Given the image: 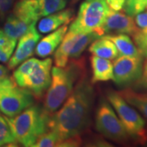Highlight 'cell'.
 I'll list each match as a JSON object with an SVG mask.
<instances>
[{
    "label": "cell",
    "mask_w": 147,
    "mask_h": 147,
    "mask_svg": "<svg viewBox=\"0 0 147 147\" xmlns=\"http://www.w3.org/2000/svg\"><path fill=\"white\" fill-rule=\"evenodd\" d=\"M82 144V139L80 136H74L61 140L58 142L57 146L62 147H77L80 146Z\"/></svg>",
    "instance_id": "obj_26"
},
{
    "label": "cell",
    "mask_w": 147,
    "mask_h": 147,
    "mask_svg": "<svg viewBox=\"0 0 147 147\" xmlns=\"http://www.w3.org/2000/svg\"><path fill=\"white\" fill-rule=\"evenodd\" d=\"M52 65L50 58H29L16 67L12 79L17 85L30 91L34 97L40 98L51 83Z\"/></svg>",
    "instance_id": "obj_4"
},
{
    "label": "cell",
    "mask_w": 147,
    "mask_h": 147,
    "mask_svg": "<svg viewBox=\"0 0 147 147\" xmlns=\"http://www.w3.org/2000/svg\"><path fill=\"white\" fill-rule=\"evenodd\" d=\"M36 23V22H34ZM33 23H29L15 16L13 13L7 16L3 30L11 38L18 40L30 28Z\"/></svg>",
    "instance_id": "obj_17"
},
{
    "label": "cell",
    "mask_w": 147,
    "mask_h": 147,
    "mask_svg": "<svg viewBox=\"0 0 147 147\" xmlns=\"http://www.w3.org/2000/svg\"><path fill=\"white\" fill-rule=\"evenodd\" d=\"M16 143V139L7 120V118L0 115V146Z\"/></svg>",
    "instance_id": "obj_22"
},
{
    "label": "cell",
    "mask_w": 147,
    "mask_h": 147,
    "mask_svg": "<svg viewBox=\"0 0 147 147\" xmlns=\"http://www.w3.org/2000/svg\"><path fill=\"white\" fill-rule=\"evenodd\" d=\"M61 138L55 131H47L38 137L33 147H53L57 146Z\"/></svg>",
    "instance_id": "obj_23"
},
{
    "label": "cell",
    "mask_w": 147,
    "mask_h": 147,
    "mask_svg": "<svg viewBox=\"0 0 147 147\" xmlns=\"http://www.w3.org/2000/svg\"><path fill=\"white\" fill-rule=\"evenodd\" d=\"M90 63L92 68V84L113 80V64L109 59L92 55L90 58Z\"/></svg>",
    "instance_id": "obj_15"
},
{
    "label": "cell",
    "mask_w": 147,
    "mask_h": 147,
    "mask_svg": "<svg viewBox=\"0 0 147 147\" xmlns=\"http://www.w3.org/2000/svg\"><path fill=\"white\" fill-rule=\"evenodd\" d=\"M92 84L87 74L79 79L63 106L49 115L48 131H55L62 140L80 136L88 128L95 100Z\"/></svg>",
    "instance_id": "obj_1"
},
{
    "label": "cell",
    "mask_w": 147,
    "mask_h": 147,
    "mask_svg": "<svg viewBox=\"0 0 147 147\" xmlns=\"http://www.w3.org/2000/svg\"><path fill=\"white\" fill-rule=\"evenodd\" d=\"M109 9L111 11H121L124 8L125 0H105Z\"/></svg>",
    "instance_id": "obj_30"
},
{
    "label": "cell",
    "mask_w": 147,
    "mask_h": 147,
    "mask_svg": "<svg viewBox=\"0 0 147 147\" xmlns=\"http://www.w3.org/2000/svg\"><path fill=\"white\" fill-rule=\"evenodd\" d=\"M16 40L8 37L3 30H0V62L6 63L14 53Z\"/></svg>",
    "instance_id": "obj_21"
},
{
    "label": "cell",
    "mask_w": 147,
    "mask_h": 147,
    "mask_svg": "<svg viewBox=\"0 0 147 147\" xmlns=\"http://www.w3.org/2000/svg\"><path fill=\"white\" fill-rule=\"evenodd\" d=\"M109 11L105 0H84L69 26V31L79 34L96 32L103 36V26Z\"/></svg>",
    "instance_id": "obj_5"
},
{
    "label": "cell",
    "mask_w": 147,
    "mask_h": 147,
    "mask_svg": "<svg viewBox=\"0 0 147 147\" xmlns=\"http://www.w3.org/2000/svg\"><path fill=\"white\" fill-rule=\"evenodd\" d=\"M7 76H8V69L3 66V65H0V81Z\"/></svg>",
    "instance_id": "obj_31"
},
{
    "label": "cell",
    "mask_w": 147,
    "mask_h": 147,
    "mask_svg": "<svg viewBox=\"0 0 147 147\" xmlns=\"http://www.w3.org/2000/svg\"><path fill=\"white\" fill-rule=\"evenodd\" d=\"M34 98L30 91L8 76L0 81V111L7 117H14L34 105Z\"/></svg>",
    "instance_id": "obj_7"
},
{
    "label": "cell",
    "mask_w": 147,
    "mask_h": 147,
    "mask_svg": "<svg viewBox=\"0 0 147 147\" xmlns=\"http://www.w3.org/2000/svg\"><path fill=\"white\" fill-rule=\"evenodd\" d=\"M16 143L33 147L38 137L48 131L49 114L43 108L32 105L14 117H7Z\"/></svg>",
    "instance_id": "obj_3"
},
{
    "label": "cell",
    "mask_w": 147,
    "mask_h": 147,
    "mask_svg": "<svg viewBox=\"0 0 147 147\" xmlns=\"http://www.w3.org/2000/svg\"><path fill=\"white\" fill-rule=\"evenodd\" d=\"M132 37H133L135 44L137 45V47L140 51V49L145 45V43L147 41V28L143 29V30L137 29V30L134 33Z\"/></svg>",
    "instance_id": "obj_25"
},
{
    "label": "cell",
    "mask_w": 147,
    "mask_h": 147,
    "mask_svg": "<svg viewBox=\"0 0 147 147\" xmlns=\"http://www.w3.org/2000/svg\"><path fill=\"white\" fill-rule=\"evenodd\" d=\"M105 34H131L133 35L137 30L134 19L127 13L120 12V11H109L104 24Z\"/></svg>",
    "instance_id": "obj_12"
},
{
    "label": "cell",
    "mask_w": 147,
    "mask_h": 147,
    "mask_svg": "<svg viewBox=\"0 0 147 147\" xmlns=\"http://www.w3.org/2000/svg\"><path fill=\"white\" fill-rule=\"evenodd\" d=\"M107 100L115 109L116 114L125 127L129 137L140 143L147 142L146 121L137 110L127 102L119 92L108 91Z\"/></svg>",
    "instance_id": "obj_6"
},
{
    "label": "cell",
    "mask_w": 147,
    "mask_h": 147,
    "mask_svg": "<svg viewBox=\"0 0 147 147\" xmlns=\"http://www.w3.org/2000/svg\"><path fill=\"white\" fill-rule=\"evenodd\" d=\"M140 52L142 53V55L144 57H147V41L145 43V45L140 49Z\"/></svg>",
    "instance_id": "obj_32"
},
{
    "label": "cell",
    "mask_w": 147,
    "mask_h": 147,
    "mask_svg": "<svg viewBox=\"0 0 147 147\" xmlns=\"http://www.w3.org/2000/svg\"><path fill=\"white\" fill-rule=\"evenodd\" d=\"M124 11L129 16H134L147 9V0H125Z\"/></svg>",
    "instance_id": "obj_24"
},
{
    "label": "cell",
    "mask_w": 147,
    "mask_h": 147,
    "mask_svg": "<svg viewBox=\"0 0 147 147\" xmlns=\"http://www.w3.org/2000/svg\"><path fill=\"white\" fill-rule=\"evenodd\" d=\"M88 51L94 56L109 60H113L119 57V52L115 43L106 35L95 39L90 44Z\"/></svg>",
    "instance_id": "obj_16"
},
{
    "label": "cell",
    "mask_w": 147,
    "mask_h": 147,
    "mask_svg": "<svg viewBox=\"0 0 147 147\" xmlns=\"http://www.w3.org/2000/svg\"><path fill=\"white\" fill-rule=\"evenodd\" d=\"M73 9H62L57 12L52 13L48 16L40 19L38 25V30L41 34H47L53 32L65 24H69L74 17Z\"/></svg>",
    "instance_id": "obj_14"
},
{
    "label": "cell",
    "mask_w": 147,
    "mask_h": 147,
    "mask_svg": "<svg viewBox=\"0 0 147 147\" xmlns=\"http://www.w3.org/2000/svg\"><path fill=\"white\" fill-rule=\"evenodd\" d=\"M135 84L138 88L147 91V57L145 62L143 63L142 75H141L140 79H138Z\"/></svg>",
    "instance_id": "obj_28"
},
{
    "label": "cell",
    "mask_w": 147,
    "mask_h": 147,
    "mask_svg": "<svg viewBox=\"0 0 147 147\" xmlns=\"http://www.w3.org/2000/svg\"><path fill=\"white\" fill-rule=\"evenodd\" d=\"M134 16V22L138 30H143L147 28V11H143Z\"/></svg>",
    "instance_id": "obj_29"
},
{
    "label": "cell",
    "mask_w": 147,
    "mask_h": 147,
    "mask_svg": "<svg viewBox=\"0 0 147 147\" xmlns=\"http://www.w3.org/2000/svg\"><path fill=\"white\" fill-rule=\"evenodd\" d=\"M106 36L115 43V45L118 49L119 55L127 56V57L142 56L137 45L133 42L131 38L125 34H108Z\"/></svg>",
    "instance_id": "obj_18"
},
{
    "label": "cell",
    "mask_w": 147,
    "mask_h": 147,
    "mask_svg": "<svg viewBox=\"0 0 147 147\" xmlns=\"http://www.w3.org/2000/svg\"><path fill=\"white\" fill-rule=\"evenodd\" d=\"M15 0H0V18L3 21L14 5Z\"/></svg>",
    "instance_id": "obj_27"
},
{
    "label": "cell",
    "mask_w": 147,
    "mask_h": 147,
    "mask_svg": "<svg viewBox=\"0 0 147 147\" xmlns=\"http://www.w3.org/2000/svg\"><path fill=\"white\" fill-rule=\"evenodd\" d=\"M51 73V83L42 107L49 115L56 112L61 106L72 92L75 84L86 74L84 60L72 59L65 67H53Z\"/></svg>",
    "instance_id": "obj_2"
},
{
    "label": "cell",
    "mask_w": 147,
    "mask_h": 147,
    "mask_svg": "<svg viewBox=\"0 0 147 147\" xmlns=\"http://www.w3.org/2000/svg\"><path fill=\"white\" fill-rule=\"evenodd\" d=\"M119 93L134 108L139 110L147 120V93L138 92L130 88L119 92Z\"/></svg>",
    "instance_id": "obj_20"
},
{
    "label": "cell",
    "mask_w": 147,
    "mask_h": 147,
    "mask_svg": "<svg viewBox=\"0 0 147 147\" xmlns=\"http://www.w3.org/2000/svg\"><path fill=\"white\" fill-rule=\"evenodd\" d=\"M36 23H33L29 30L18 40L16 51L7 61L9 69L16 68L19 65L29 59L35 53V48L38 41L41 39V34L37 31Z\"/></svg>",
    "instance_id": "obj_11"
},
{
    "label": "cell",
    "mask_w": 147,
    "mask_h": 147,
    "mask_svg": "<svg viewBox=\"0 0 147 147\" xmlns=\"http://www.w3.org/2000/svg\"><path fill=\"white\" fill-rule=\"evenodd\" d=\"M77 33L69 31L64 37L62 42L57 48L54 54L55 65L58 67H65L69 61V54L72 50L74 41L76 39Z\"/></svg>",
    "instance_id": "obj_19"
},
{
    "label": "cell",
    "mask_w": 147,
    "mask_h": 147,
    "mask_svg": "<svg viewBox=\"0 0 147 147\" xmlns=\"http://www.w3.org/2000/svg\"><path fill=\"white\" fill-rule=\"evenodd\" d=\"M67 0H20L12 13L29 23L37 22L44 16L65 7Z\"/></svg>",
    "instance_id": "obj_9"
},
{
    "label": "cell",
    "mask_w": 147,
    "mask_h": 147,
    "mask_svg": "<svg viewBox=\"0 0 147 147\" xmlns=\"http://www.w3.org/2000/svg\"><path fill=\"white\" fill-rule=\"evenodd\" d=\"M68 26L69 24H65L62 26L58 28L57 30L50 32L49 34L38 41L34 53L38 57H47L57 50L67 32Z\"/></svg>",
    "instance_id": "obj_13"
},
{
    "label": "cell",
    "mask_w": 147,
    "mask_h": 147,
    "mask_svg": "<svg viewBox=\"0 0 147 147\" xmlns=\"http://www.w3.org/2000/svg\"><path fill=\"white\" fill-rule=\"evenodd\" d=\"M95 127L102 136L117 143H125L129 137L112 105L105 100H100L96 109Z\"/></svg>",
    "instance_id": "obj_8"
},
{
    "label": "cell",
    "mask_w": 147,
    "mask_h": 147,
    "mask_svg": "<svg viewBox=\"0 0 147 147\" xmlns=\"http://www.w3.org/2000/svg\"><path fill=\"white\" fill-rule=\"evenodd\" d=\"M75 1H78V0H74V2H75Z\"/></svg>",
    "instance_id": "obj_33"
},
{
    "label": "cell",
    "mask_w": 147,
    "mask_h": 147,
    "mask_svg": "<svg viewBox=\"0 0 147 147\" xmlns=\"http://www.w3.org/2000/svg\"><path fill=\"white\" fill-rule=\"evenodd\" d=\"M143 56H120L113 64V81L119 87H127L140 79L143 69Z\"/></svg>",
    "instance_id": "obj_10"
}]
</instances>
